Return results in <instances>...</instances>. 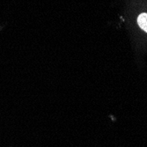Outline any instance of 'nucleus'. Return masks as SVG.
Wrapping results in <instances>:
<instances>
[{
    "mask_svg": "<svg viewBox=\"0 0 147 147\" xmlns=\"http://www.w3.org/2000/svg\"><path fill=\"white\" fill-rule=\"evenodd\" d=\"M138 24L144 32L147 33V13H142L138 18Z\"/></svg>",
    "mask_w": 147,
    "mask_h": 147,
    "instance_id": "obj_1",
    "label": "nucleus"
}]
</instances>
